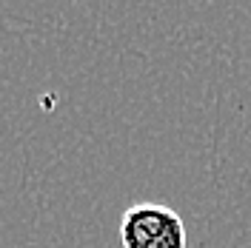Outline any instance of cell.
I'll use <instances>...</instances> for the list:
<instances>
[{
	"mask_svg": "<svg viewBox=\"0 0 251 248\" xmlns=\"http://www.w3.org/2000/svg\"><path fill=\"white\" fill-rule=\"evenodd\" d=\"M123 248H186V225L180 214L160 202H137L120 217Z\"/></svg>",
	"mask_w": 251,
	"mask_h": 248,
	"instance_id": "cell-1",
	"label": "cell"
}]
</instances>
